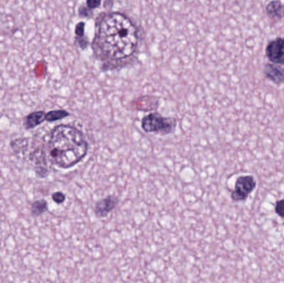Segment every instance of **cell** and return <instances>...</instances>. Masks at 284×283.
Wrapping results in <instances>:
<instances>
[{
    "instance_id": "obj_5",
    "label": "cell",
    "mask_w": 284,
    "mask_h": 283,
    "mask_svg": "<svg viewBox=\"0 0 284 283\" xmlns=\"http://www.w3.org/2000/svg\"><path fill=\"white\" fill-rule=\"evenodd\" d=\"M266 55L273 63L284 65V38L271 41L267 46Z\"/></svg>"
},
{
    "instance_id": "obj_4",
    "label": "cell",
    "mask_w": 284,
    "mask_h": 283,
    "mask_svg": "<svg viewBox=\"0 0 284 283\" xmlns=\"http://www.w3.org/2000/svg\"><path fill=\"white\" fill-rule=\"evenodd\" d=\"M257 187L256 179L253 176H241L237 179L231 198L235 202L244 201Z\"/></svg>"
},
{
    "instance_id": "obj_14",
    "label": "cell",
    "mask_w": 284,
    "mask_h": 283,
    "mask_svg": "<svg viewBox=\"0 0 284 283\" xmlns=\"http://www.w3.org/2000/svg\"><path fill=\"white\" fill-rule=\"evenodd\" d=\"M53 200L57 203H62L65 201L66 196L62 192H56L52 195Z\"/></svg>"
},
{
    "instance_id": "obj_10",
    "label": "cell",
    "mask_w": 284,
    "mask_h": 283,
    "mask_svg": "<svg viewBox=\"0 0 284 283\" xmlns=\"http://www.w3.org/2000/svg\"><path fill=\"white\" fill-rule=\"evenodd\" d=\"M46 113L44 111H34L31 113L28 116L25 118V127L26 129H32L40 125L41 123L43 122L45 120Z\"/></svg>"
},
{
    "instance_id": "obj_11",
    "label": "cell",
    "mask_w": 284,
    "mask_h": 283,
    "mask_svg": "<svg viewBox=\"0 0 284 283\" xmlns=\"http://www.w3.org/2000/svg\"><path fill=\"white\" fill-rule=\"evenodd\" d=\"M68 115H69V113L64 110H52V111L46 113L45 120L49 121V122H53L56 120H62Z\"/></svg>"
},
{
    "instance_id": "obj_3",
    "label": "cell",
    "mask_w": 284,
    "mask_h": 283,
    "mask_svg": "<svg viewBox=\"0 0 284 283\" xmlns=\"http://www.w3.org/2000/svg\"><path fill=\"white\" fill-rule=\"evenodd\" d=\"M176 121L174 118L164 117L159 113H151L141 120V128L147 133L168 135L173 132Z\"/></svg>"
},
{
    "instance_id": "obj_2",
    "label": "cell",
    "mask_w": 284,
    "mask_h": 283,
    "mask_svg": "<svg viewBox=\"0 0 284 283\" xmlns=\"http://www.w3.org/2000/svg\"><path fill=\"white\" fill-rule=\"evenodd\" d=\"M88 150V142L83 133L73 125H58L52 130L48 152L51 161L59 168H71L79 163Z\"/></svg>"
},
{
    "instance_id": "obj_13",
    "label": "cell",
    "mask_w": 284,
    "mask_h": 283,
    "mask_svg": "<svg viewBox=\"0 0 284 283\" xmlns=\"http://www.w3.org/2000/svg\"><path fill=\"white\" fill-rule=\"evenodd\" d=\"M275 213L279 217L284 218V198L277 202L276 205H275Z\"/></svg>"
},
{
    "instance_id": "obj_7",
    "label": "cell",
    "mask_w": 284,
    "mask_h": 283,
    "mask_svg": "<svg viewBox=\"0 0 284 283\" xmlns=\"http://www.w3.org/2000/svg\"><path fill=\"white\" fill-rule=\"evenodd\" d=\"M159 100L155 96L146 95L139 98L138 100H135L133 103L134 107L136 110L149 111V110H156L158 107Z\"/></svg>"
},
{
    "instance_id": "obj_16",
    "label": "cell",
    "mask_w": 284,
    "mask_h": 283,
    "mask_svg": "<svg viewBox=\"0 0 284 283\" xmlns=\"http://www.w3.org/2000/svg\"><path fill=\"white\" fill-rule=\"evenodd\" d=\"M101 4V0H87V6L90 9L98 8Z\"/></svg>"
},
{
    "instance_id": "obj_6",
    "label": "cell",
    "mask_w": 284,
    "mask_h": 283,
    "mask_svg": "<svg viewBox=\"0 0 284 283\" xmlns=\"http://www.w3.org/2000/svg\"><path fill=\"white\" fill-rule=\"evenodd\" d=\"M118 199L113 196H108L106 198L99 200L95 206V213L99 218L106 217L111 213L118 204Z\"/></svg>"
},
{
    "instance_id": "obj_8",
    "label": "cell",
    "mask_w": 284,
    "mask_h": 283,
    "mask_svg": "<svg viewBox=\"0 0 284 283\" xmlns=\"http://www.w3.org/2000/svg\"><path fill=\"white\" fill-rule=\"evenodd\" d=\"M267 78L272 82L280 84L284 82V70L283 68L274 64H267L264 69Z\"/></svg>"
},
{
    "instance_id": "obj_9",
    "label": "cell",
    "mask_w": 284,
    "mask_h": 283,
    "mask_svg": "<svg viewBox=\"0 0 284 283\" xmlns=\"http://www.w3.org/2000/svg\"><path fill=\"white\" fill-rule=\"evenodd\" d=\"M266 12L269 18L279 20L284 17V5L278 0H274L267 5Z\"/></svg>"
},
{
    "instance_id": "obj_12",
    "label": "cell",
    "mask_w": 284,
    "mask_h": 283,
    "mask_svg": "<svg viewBox=\"0 0 284 283\" xmlns=\"http://www.w3.org/2000/svg\"><path fill=\"white\" fill-rule=\"evenodd\" d=\"M48 209V203L45 200L35 201L32 205V213L34 215H40Z\"/></svg>"
},
{
    "instance_id": "obj_15",
    "label": "cell",
    "mask_w": 284,
    "mask_h": 283,
    "mask_svg": "<svg viewBox=\"0 0 284 283\" xmlns=\"http://www.w3.org/2000/svg\"><path fill=\"white\" fill-rule=\"evenodd\" d=\"M84 29H85V23L81 22L76 26L75 33L78 38H82L84 35Z\"/></svg>"
},
{
    "instance_id": "obj_1",
    "label": "cell",
    "mask_w": 284,
    "mask_h": 283,
    "mask_svg": "<svg viewBox=\"0 0 284 283\" xmlns=\"http://www.w3.org/2000/svg\"><path fill=\"white\" fill-rule=\"evenodd\" d=\"M104 58L122 60L133 54L138 44V34L130 18L120 13L101 16L95 38Z\"/></svg>"
}]
</instances>
